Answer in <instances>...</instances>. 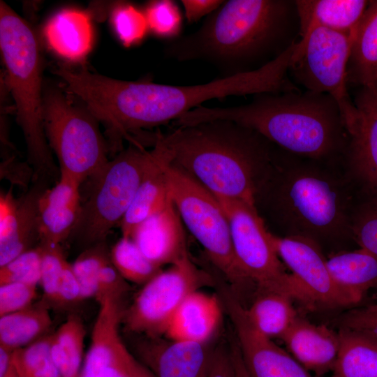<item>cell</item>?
I'll return each mask as SVG.
<instances>
[{
  "mask_svg": "<svg viewBox=\"0 0 377 377\" xmlns=\"http://www.w3.org/2000/svg\"><path fill=\"white\" fill-rule=\"evenodd\" d=\"M48 181L38 179L18 199L15 216L6 235L0 239V267L34 248L39 241V199Z\"/></svg>",
  "mask_w": 377,
  "mask_h": 377,
  "instance_id": "23",
  "label": "cell"
},
{
  "mask_svg": "<svg viewBox=\"0 0 377 377\" xmlns=\"http://www.w3.org/2000/svg\"><path fill=\"white\" fill-rule=\"evenodd\" d=\"M207 377H235L228 346L214 348Z\"/></svg>",
  "mask_w": 377,
  "mask_h": 377,
  "instance_id": "44",
  "label": "cell"
},
{
  "mask_svg": "<svg viewBox=\"0 0 377 377\" xmlns=\"http://www.w3.org/2000/svg\"><path fill=\"white\" fill-rule=\"evenodd\" d=\"M326 263L334 283L356 304L377 288V258L364 249L336 253Z\"/></svg>",
  "mask_w": 377,
  "mask_h": 377,
  "instance_id": "25",
  "label": "cell"
},
{
  "mask_svg": "<svg viewBox=\"0 0 377 377\" xmlns=\"http://www.w3.org/2000/svg\"><path fill=\"white\" fill-rule=\"evenodd\" d=\"M351 233L360 248L377 258V193L360 204L350 219Z\"/></svg>",
  "mask_w": 377,
  "mask_h": 377,
  "instance_id": "36",
  "label": "cell"
},
{
  "mask_svg": "<svg viewBox=\"0 0 377 377\" xmlns=\"http://www.w3.org/2000/svg\"><path fill=\"white\" fill-rule=\"evenodd\" d=\"M216 198L227 216L234 253L244 274L260 291L279 292L306 302L298 283L286 272L255 206L241 200Z\"/></svg>",
  "mask_w": 377,
  "mask_h": 377,
  "instance_id": "10",
  "label": "cell"
},
{
  "mask_svg": "<svg viewBox=\"0 0 377 377\" xmlns=\"http://www.w3.org/2000/svg\"><path fill=\"white\" fill-rule=\"evenodd\" d=\"M1 179L6 178L13 184L27 188L34 181V171L30 164L18 161L15 155L5 158L1 163Z\"/></svg>",
  "mask_w": 377,
  "mask_h": 377,
  "instance_id": "42",
  "label": "cell"
},
{
  "mask_svg": "<svg viewBox=\"0 0 377 377\" xmlns=\"http://www.w3.org/2000/svg\"><path fill=\"white\" fill-rule=\"evenodd\" d=\"M277 191L279 215L288 236L315 242L350 230L346 199L339 184L320 170L288 168Z\"/></svg>",
  "mask_w": 377,
  "mask_h": 377,
  "instance_id": "5",
  "label": "cell"
},
{
  "mask_svg": "<svg viewBox=\"0 0 377 377\" xmlns=\"http://www.w3.org/2000/svg\"><path fill=\"white\" fill-rule=\"evenodd\" d=\"M153 156L152 149L135 144L110 160L93 178V188L71 235L87 247L105 241L128 211Z\"/></svg>",
  "mask_w": 377,
  "mask_h": 377,
  "instance_id": "8",
  "label": "cell"
},
{
  "mask_svg": "<svg viewBox=\"0 0 377 377\" xmlns=\"http://www.w3.org/2000/svg\"><path fill=\"white\" fill-rule=\"evenodd\" d=\"M82 205H45L38 202L39 243L60 244L68 238L78 219Z\"/></svg>",
  "mask_w": 377,
  "mask_h": 377,
  "instance_id": "31",
  "label": "cell"
},
{
  "mask_svg": "<svg viewBox=\"0 0 377 377\" xmlns=\"http://www.w3.org/2000/svg\"><path fill=\"white\" fill-rule=\"evenodd\" d=\"M13 366L20 377H59L52 357L50 335L13 350Z\"/></svg>",
  "mask_w": 377,
  "mask_h": 377,
  "instance_id": "32",
  "label": "cell"
},
{
  "mask_svg": "<svg viewBox=\"0 0 377 377\" xmlns=\"http://www.w3.org/2000/svg\"><path fill=\"white\" fill-rule=\"evenodd\" d=\"M144 13L149 31L156 37L170 41L180 36L183 17L175 1H150L147 3Z\"/></svg>",
  "mask_w": 377,
  "mask_h": 377,
  "instance_id": "34",
  "label": "cell"
},
{
  "mask_svg": "<svg viewBox=\"0 0 377 377\" xmlns=\"http://www.w3.org/2000/svg\"><path fill=\"white\" fill-rule=\"evenodd\" d=\"M269 239L278 256L298 283L306 302L327 306L356 304L333 281L326 260L315 242L301 237H281L270 232Z\"/></svg>",
  "mask_w": 377,
  "mask_h": 377,
  "instance_id": "13",
  "label": "cell"
},
{
  "mask_svg": "<svg viewBox=\"0 0 377 377\" xmlns=\"http://www.w3.org/2000/svg\"><path fill=\"white\" fill-rule=\"evenodd\" d=\"M369 2L366 0H295L300 38L315 27L346 34L354 32Z\"/></svg>",
  "mask_w": 377,
  "mask_h": 377,
  "instance_id": "22",
  "label": "cell"
},
{
  "mask_svg": "<svg viewBox=\"0 0 377 377\" xmlns=\"http://www.w3.org/2000/svg\"><path fill=\"white\" fill-rule=\"evenodd\" d=\"M36 297V286L17 282L0 285V316L31 306Z\"/></svg>",
  "mask_w": 377,
  "mask_h": 377,
  "instance_id": "39",
  "label": "cell"
},
{
  "mask_svg": "<svg viewBox=\"0 0 377 377\" xmlns=\"http://www.w3.org/2000/svg\"><path fill=\"white\" fill-rule=\"evenodd\" d=\"M79 282L73 272L72 264L66 263L59 290V306L70 305L82 301Z\"/></svg>",
  "mask_w": 377,
  "mask_h": 377,
  "instance_id": "43",
  "label": "cell"
},
{
  "mask_svg": "<svg viewBox=\"0 0 377 377\" xmlns=\"http://www.w3.org/2000/svg\"><path fill=\"white\" fill-rule=\"evenodd\" d=\"M156 138L170 163L215 197L255 206V170L269 158L267 138L226 120L177 126Z\"/></svg>",
  "mask_w": 377,
  "mask_h": 377,
  "instance_id": "3",
  "label": "cell"
},
{
  "mask_svg": "<svg viewBox=\"0 0 377 377\" xmlns=\"http://www.w3.org/2000/svg\"><path fill=\"white\" fill-rule=\"evenodd\" d=\"M341 328L352 330L377 341V303L353 309L343 315Z\"/></svg>",
  "mask_w": 377,
  "mask_h": 377,
  "instance_id": "41",
  "label": "cell"
},
{
  "mask_svg": "<svg viewBox=\"0 0 377 377\" xmlns=\"http://www.w3.org/2000/svg\"><path fill=\"white\" fill-rule=\"evenodd\" d=\"M142 337L139 362L155 377H207L214 350L207 343Z\"/></svg>",
  "mask_w": 377,
  "mask_h": 377,
  "instance_id": "14",
  "label": "cell"
},
{
  "mask_svg": "<svg viewBox=\"0 0 377 377\" xmlns=\"http://www.w3.org/2000/svg\"><path fill=\"white\" fill-rule=\"evenodd\" d=\"M85 328L81 318L70 316L50 335L52 357L59 377H80Z\"/></svg>",
  "mask_w": 377,
  "mask_h": 377,
  "instance_id": "29",
  "label": "cell"
},
{
  "mask_svg": "<svg viewBox=\"0 0 377 377\" xmlns=\"http://www.w3.org/2000/svg\"><path fill=\"white\" fill-rule=\"evenodd\" d=\"M354 32L311 29L296 45L289 72L306 91L326 94L337 102L345 126L357 112L347 89V68Z\"/></svg>",
  "mask_w": 377,
  "mask_h": 377,
  "instance_id": "9",
  "label": "cell"
},
{
  "mask_svg": "<svg viewBox=\"0 0 377 377\" xmlns=\"http://www.w3.org/2000/svg\"><path fill=\"white\" fill-rule=\"evenodd\" d=\"M110 257L105 242L87 247L72 264L79 282L82 300L96 297L100 269Z\"/></svg>",
  "mask_w": 377,
  "mask_h": 377,
  "instance_id": "35",
  "label": "cell"
},
{
  "mask_svg": "<svg viewBox=\"0 0 377 377\" xmlns=\"http://www.w3.org/2000/svg\"><path fill=\"white\" fill-rule=\"evenodd\" d=\"M43 250L40 281L47 303L59 305V290L61 275L67 262L60 244H38Z\"/></svg>",
  "mask_w": 377,
  "mask_h": 377,
  "instance_id": "38",
  "label": "cell"
},
{
  "mask_svg": "<svg viewBox=\"0 0 377 377\" xmlns=\"http://www.w3.org/2000/svg\"><path fill=\"white\" fill-rule=\"evenodd\" d=\"M166 177L170 198L181 220L238 297L240 289L252 282L236 260L229 223L221 205L212 193L170 163L166 167Z\"/></svg>",
  "mask_w": 377,
  "mask_h": 377,
  "instance_id": "7",
  "label": "cell"
},
{
  "mask_svg": "<svg viewBox=\"0 0 377 377\" xmlns=\"http://www.w3.org/2000/svg\"><path fill=\"white\" fill-rule=\"evenodd\" d=\"M215 120L232 121L291 154L313 159L345 151L349 140L337 101L306 90L256 94L249 103L238 106L200 105L175 124L184 126Z\"/></svg>",
  "mask_w": 377,
  "mask_h": 377,
  "instance_id": "2",
  "label": "cell"
},
{
  "mask_svg": "<svg viewBox=\"0 0 377 377\" xmlns=\"http://www.w3.org/2000/svg\"><path fill=\"white\" fill-rule=\"evenodd\" d=\"M98 304L99 311L80 377H98L126 346L119 332L124 312L121 301L106 298Z\"/></svg>",
  "mask_w": 377,
  "mask_h": 377,
  "instance_id": "21",
  "label": "cell"
},
{
  "mask_svg": "<svg viewBox=\"0 0 377 377\" xmlns=\"http://www.w3.org/2000/svg\"><path fill=\"white\" fill-rule=\"evenodd\" d=\"M43 110L45 135L60 172L82 182L95 177L110 161L109 145L98 119L84 105L55 87L44 89Z\"/></svg>",
  "mask_w": 377,
  "mask_h": 377,
  "instance_id": "6",
  "label": "cell"
},
{
  "mask_svg": "<svg viewBox=\"0 0 377 377\" xmlns=\"http://www.w3.org/2000/svg\"><path fill=\"white\" fill-rule=\"evenodd\" d=\"M209 277L188 253L144 284L122 321L133 334L161 337L179 306L191 293L209 283Z\"/></svg>",
  "mask_w": 377,
  "mask_h": 377,
  "instance_id": "11",
  "label": "cell"
},
{
  "mask_svg": "<svg viewBox=\"0 0 377 377\" xmlns=\"http://www.w3.org/2000/svg\"><path fill=\"white\" fill-rule=\"evenodd\" d=\"M223 0H182L187 22L194 23L223 4Z\"/></svg>",
  "mask_w": 377,
  "mask_h": 377,
  "instance_id": "45",
  "label": "cell"
},
{
  "mask_svg": "<svg viewBox=\"0 0 377 377\" xmlns=\"http://www.w3.org/2000/svg\"><path fill=\"white\" fill-rule=\"evenodd\" d=\"M0 48L6 67L3 80L15 101L17 121L27 148L34 182L60 177L43 123V60L33 29L9 6L0 3Z\"/></svg>",
  "mask_w": 377,
  "mask_h": 377,
  "instance_id": "4",
  "label": "cell"
},
{
  "mask_svg": "<svg viewBox=\"0 0 377 377\" xmlns=\"http://www.w3.org/2000/svg\"><path fill=\"white\" fill-rule=\"evenodd\" d=\"M246 315L251 324L263 334L281 339L297 318L292 298L275 291H260Z\"/></svg>",
  "mask_w": 377,
  "mask_h": 377,
  "instance_id": "27",
  "label": "cell"
},
{
  "mask_svg": "<svg viewBox=\"0 0 377 377\" xmlns=\"http://www.w3.org/2000/svg\"><path fill=\"white\" fill-rule=\"evenodd\" d=\"M42 257V247L38 244L0 267V285L17 282L37 286L40 281Z\"/></svg>",
  "mask_w": 377,
  "mask_h": 377,
  "instance_id": "37",
  "label": "cell"
},
{
  "mask_svg": "<svg viewBox=\"0 0 377 377\" xmlns=\"http://www.w3.org/2000/svg\"><path fill=\"white\" fill-rule=\"evenodd\" d=\"M110 256L116 269L128 282L145 284L162 271L130 237H121L112 247Z\"/></svg>",
  "mask_w": 377,
  "mask_h": 377,
  "instance_id": "30",
  "label": "cell"
},
{
  "mask_svg": "<svg viewBox=\"0 0 377 377\" xmlns=\"http://www.w3.org/2000/svg\"><path fill=\"white\" fill-rule=\"evenodd\" d=\"M129 237L161 267L175 263L188 253L182 221L172 199L162 210L137 226Z\"/></svg>",
  "mask_w": 377,
  "mask_h": 377,
  "instance_id": "16",
  "label": "cell"
},
{
  "mask_svg": "<svg viewBox=\"0 0 377 377\" xmlns=\"http://www.w3.org/2000/svg\"><path fill=\"white\" fill-rule=\"evenodd\" d=\"M154 142L153 159L119 223L122 237H129L137 226L162 210L171 200L166 177L170 159L161 142L155 138Z\"/></svg>",
  "mask_w": 377,
  "mask_h": 377,
  "instance_id": "18",
  "label": "cell"
},
{
  "mask_svg": "<svg viewBox=\"0 0 377 377\" xmlns=\"http://www.w3.org/2000/svg\"><path fill=\"white\" fill-rule=\"evenodd\" d=\"M223 309L219 296L195 290L179 306L164 336L172 340L207 343L219 326Z\"/></svg>",
  "mask_w": 377,
  "mask_h": 377,
  "instance_id": "19",
  "label": "cell"
},
{
  "mask_svg": "<svg viewBox=\"0 0 377 377\" xmlns=\"http://www.w3.org/2000/svg\"><path fill=\"white\" fill-rule=\"evenodd\" d=\"M356 116L346 126V152L357 177L377 193V83L360 87L353 100Z\"/></svg>",
  "mask_w": 377,
  "mask_h": 377,
  "instance_id": "15",
  "label": "cell"
},
{
  "mask_svg": "<svg viewBox=\"0 0 377 377\" xmlns=\"http://www.w3.org/2000/svg\"><path fill=\"white\" fill-rule=\"evenodd\" d=\"M347 83L360 87L377 83V0L369 1L355 30Z\"/></svg>",
  "mask_w": 377,
  "mask_h": 377,
  "instance_id": "24",
  "label": "cell"
},
{
  "mask_svg": "<svg viewBox=\"0 0 377 377\" xmlns=\"http://www.w3.org/2000/svg\"><path fill=\"white\" fill-rule=\"evenodd\" d=\"M3 377H20V376L17 374L14 367L12 366V367L10 369V370L6 374V375Z\"/></svg>",
  "mask_w": 377,
  "mask_h": 377,
  "instance_id": "50",
  "label": "cell"
},
{
  "mask_svg": "<svg viewBox=\"0 0 377 377\" xmlns=\"http://www.w3.org/2000/svg\"><path fill=\"white\" fill-rule=\"evenodd\" d=\"M332 377H377V341L341 328Z\"/></svg>",
  "mask_w": 377,
  "mask_h": 377,
  "instance_id": "26",
  "label": "cell"
},
{
  "mask_svg": "<svg viewBox=\"0 0 377 377\" xmlns=\"http://www.w3.org/2000/svg\"><path fill=\"white\" fill-rule=\"evenodd\" d=\"M131 352L125 346L117 357L99 373L98 377H131L128 360Z\"/></svg>",
  "mask_w": 377,
  "mask_h": 377,
  "instance_id": "46",
  "label": "cell"
},
{
  "mask_svg": "<svg viewBox=\"0 0 377 377\" xmlns=\"http://www.w3.org/2000/svg\"><path fill=\"white\" fill-rule=\"evenodd\" d=\"M281 339L308 371L320 375L332 370L339 350V333L297 316Z\"/></svg>",
  "mask_w": 377,
  "mask_h": 377,
  "instance_id": "17",
  "label": "cell"
},
{
  "mask_svg": "<svg viewBox=\"0 0 377 377\" xmlns=\"http://www.w3.org/2000/svg\"><path fill=\"white\" fill-rule=\"evenodd\" d=\"M13 350L0 345V377H3L13 366Z\"/></svg>",
  "mask_w": 377,
  "mask_h": 377,
  "instance_id": "49",
  "label": "cell"
},
{
  "mask_svg": "<svg viewBox=\"0 0 377 377\" xmlns=\"http://www.w3.org/2000/svg\"><path fill=\"white\" fill-rule=\"evenodd\" d=\"M110 22L117 37L126 47L141 43L149 31L144 10L129 2L121 1L114 5Z\"/></svg>",
  "mask_w": 377,
  "mask_h": 377,
  "instance_id": "33",
  "label": "cell"
},
{
  "mask_svg": "<svg viewBox=\"0 0 377 377\" xmlns=\"http://www.w3.org/2000/svg\"><path fill=\"white\" fill-rule=\"evenodd\" d=\"M52 324L47 303L0 316V345L13 350L46 336Z\"/></svg>",
  "mask_w": 377,
  "mask_h": 377,
  "instance_id": "28",
  "label": "cell"
},
{
  "mask_svg": "<svg viewBox=\"0 0 377 377\" xmlns=\"http://www.w3.org/2000/svg\"><path fill=\"white\" fill-rule=\"evenodd\" d=\"M130 288L128 281L112 263L110 256L100 269L95 299L98 303L106 298L121 301Z\"/></svg>",
  "mask_w": 377,
  "mask_h": 377,
  "instance_id": "40",
  "label": "cell"
},
{
  "mask_svg": "<svg viewBox=\"0 0 377 377\" xmlns=\"http://www.w3.org/2000/svg\"><path fill=\"white\" fill-rule=\"evenodd\" d=\"M128 367L131 377H155L154 374L132 354L128 360Z\"/></svg>",
  "mask_w": 377,
  "mask_h": 377,
  "instance_id": "48",
  "label": "cell"
},
{
  "mask_svg": "<svg viewBox=\"0 0 377 377\" xmlns=\"http://www.w3.org/2000/svg\"><path fill=\"white\" fill-rule=\"evenodd\" d=\"M293 0L224 1L195 32L169 41L165 55L177 61H203L223 77L257 70L297 42Z\"/></svg>",
  "mask_w": 377,
  "mask_h": 377,
  "instance_id": "1",
  "label": "cell"
},
{
  "mask_svg": "<svg viewBox=\"0 0 377 377\" xmlns=\"http://www.w3.org/2000/svg\"><path fill=\"white\" fill-rule=\"evenodd\" d=\"M219 290L249 377H318L251 324L242 302L229 286Z\"/></svg>",
  "mask_w": 377,
  "mask_h": 377,
  "instance_id": "12",
  "label": "cell"
},
{
  "mask_svg": "<svg viewBox=\"0 0 377 377\" xmlns=\"http://www.w3.org/2000/svg\"><path fill=\"white\" fill-rule=\"evenodd\" d=\"M48 47L60 57L81 62L93 44V27L89 14L77 8H64L52 15L43 31Z\"/></svg>",
  "mask_w": 377,
  "mask_h": 377,
  "instance_id": "20",
  "label": "cell"
},
{
  "mask_svg": "<svg viewBox=\"0 0 377 377\" xmlns=\"http://www.w3.org/2000/svg\"><path fill=\"white\" fill-rule=\"evenodd\" d=\"M228 340V346L234 367L235 376L249 377L235 337L233 335L231 336Z\"/></svg>",
  "mask_w": 377,
  "mask_h": 377,
  "instance_id": "47",
  "label": "cell"
}]
</instances>
